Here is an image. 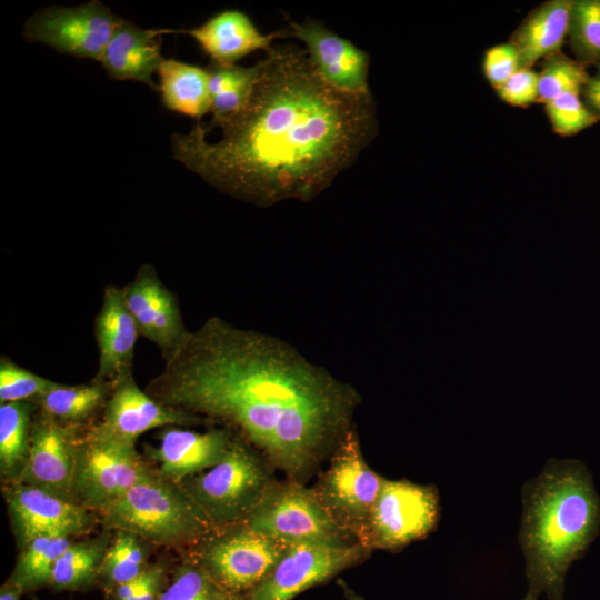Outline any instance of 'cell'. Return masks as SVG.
<instances>
[{"instance_id": "27", "label": "cell", "mask_w": 600, "mask_h": 600, "mask_svg": "<svg viewBox=\"0 0 600 600\" xmlns=\"http://www.w3.org/2000/svg\"><path fill=\"white\" fill-rule=\"evenodd\" d=\"M72 538L42 536L20 547L14 569L8 579L28 592L50 586L57 560L72 543Z\"/></svg>"}, {"instance_id": "12", "label": "cell", "mask_w": 600, "mask_h": 600, "mask_svg": "<svg viewBox=\"0 0 600 600\" xmlns=\"http://www.w3.org/2000/svg\"><path fill=\"white\" fill-rule=\"evenodd\" d=\"M370 554L371 551L360 543L346 548L288 544L269 576L243 600H293L303 591L359 564Z\"/></svg>"}, {"instance_id": "1", "label": "cell", "mask_w": 600, "mask_h": 600, "mask_svg": "<svg viewBox=\"0 0 600 600\" xmlns=\"http://www.w3.org/2000/svg\"><path fill=\"white\" fill-rule=\"evenodd\" d=\"M146 387L163 406L243 437L304 483L353 428L361 396L290 343L208 318Z\"/></svg>"}, {"instance_id": "32", "label": "cell", "mask_w": 600, "mask_h": 600, "mask_svg": "<svg viewBox=\"0 0 600 600\" xmlns=\"http://www.w3.org/2000/svg\"><path fill=\"white\" fill-rule=\"evenodd\" d=\"M552 130L561 137L574 136L600 119L584 103L581 92H567L544 103Z\"/></svg>"}, {"instance_id": "8", "label": "cell", "mask_w": 600, "mask_h": 600, "mask_svg": "<svg viewBox=\"0 0 600 600\" xmlns=\"http://www.w3.org/2000/svg\"><path fill=\"white\" fill-rule=\"evenodd\" d=\"M440 514L436 486L383 478L359 543L371 552L399 551L431 534Z\"/></svg>"}, {"instance_id": "15", "label": "cell", "mask_w": 600, "mask_h": 600, "mask_svg": "<svg viewBox=\"0 0 600 600\" xmlns=\"http://www.w3.org/2000/svg\"><path fill=\"white\" fill-rule=\"evenodd\" d=\"M121 289L139 334L156 344L166 360L190 333L177 296L161 281L151 264H142L134 278Z\"/></svg>"}, {"instance_id": "25", "label": "cell", "mask_w": 600, "mask_h": 600, "mask_svg": "<svg viewBox=\"0 0 600 600\" xmlns=\"http://www.w3.org/2000/svg\"><path fill=\"white\" fill-rule=\"evenodd\" d=\"M36 407L29 401L0 404V474L3 484L17 482L27 464Z\"/></svg>"}, {"instance_id": "3", "label": "cell", "mask_w": 600, "mask_h": 600, "mask_svg": "<svg viewBox=\"0 0 600 600\" xmlns=\"http://www.w3.org/2000/svg\"><path fill=\"white\" fill-rule=\"evenodd\" d=\"M519 544L527 591L521 600H564L566 578L600 534V494L579 459H550L521 491Z\"/></svg>"}, {"instance_id": "4", "label": "cell", "mask_w": 600, "mask_h": 600, "mask_svg": "<svg viewBox=\"0 0 600 600\" xmlns=\"http://www.w3.org/2000/svg\"><path fill=\"white\" fill-rule=\"evenodd\" d=\"M97 514L103 529L130 532L184 554L217 528L180 483L157 472Z\"/></svg>"}, {"instance_id": "17", "label": "cell", "mask_w": 600, "mask_h": 600, "mask_svg": "<svg viewBox=\"0 0 600 600\" xmlns=\"http://www.w3.org/2000/svg\"><path fill=\"white\" fill-rule=\"evenodd\" d=\"M204 423L209 422L154 400L136 383L130 372L112 382L102 420L94 426L109 437L136 443L142 433L154 428Z\"/></svg>"}, {"instance_id": "23", "label": "cell", "mask_w": 600, "mask_h": 600, "mask_svg": "<svg viewBox=\"0 0 600 600\" xmlns=\"http://www.w3.org/2000/svg\"><path fill=\"white\" fill-rule=\"evenodd\" d=\"M157 73L158 91L168 110L193 118L197 122L210 112L207 69L176 59H164Z\"/></svg>"}, {"instance_id": "34", "label": "cell", "mask_w": 600, "mask_h": 600, "mask_svg": "<svg viewBox=\"0 0 600 600\" xmlns=\"http://www.w3.org/2000/svg\"><path fill=\"white\" fill-rule=\"evenodd\" d=\"M482 68L486 79L497 89L523 66L518 49L508 41L487 49Z\"/></svg>"}, {"instance_id": "14", "label": "cell", "mask_w": 600, "mask_h": 600, "mask_svg": "<svg viewBox=\"0 0 600 600\" xmlns=\"http://www.w3.org/2000/svg\"><path fill=\"white\" fill-rule=\"evenodd\" d=\"M81 428L62 423L40 410L32 420L29 458L17 482L77 502L74 477Z\"/></svg>"}, {"instance_id": "7", "label": "cell", "mask_w": 600, "mask_h": 600, "mask_svg": "<svg viewBox=\"0 0 600 600\" xmlns=\"http://www.w3.org/2000/svg\"><path fill=\"white\" fill-rule=\"evenodd\" d=\"M244 522L286 544L346 548L359 543L332 519L311 487L289 479H276Z\"/></svg>"}, {"instance_id": "9", "label": "cell", "mask_w": 600, "mask_h": 600, "mask_svg": "<svg viewBox=\"0 0 600 600\" xmlns=\"http://www.w3.org/2000/svg\"><path fill=\"white\" fill-rule=\"evenodd\" d=\"M156 470L137 450L100 432L96 426L82 433L74 477L76 501L96 513Z\"/></svg>"}, {"instance_id": "22", "label": "cell", "mask_w": 600, "mask_h": 600, "mask_svg": "<svg viewBox=\"0 0 600 600\" xmlns=\"http://www.w3.org/2000/svg\"><path fill=\"white\" fill-rule=\"evenodd\" d=\"M572 0H549L534 8L513 32L523 68L560 52L568 38Z\"/></svg>"}, {"instance_id": "21", "label": "cell", "mask_w": 600, "mask_h": 600, "mask_svg": "<svg viewBox=\"0 0 600 600\" xmlns=\"http://www.w3.org/2000/svg\"><path fill=\"white\" fill-rule=\"evenodd\" d=\"M171 30L143 29L121 18L99 62L113 80L138 81L158 90L152 76L164 60L161 36Z\"/></svg>"}, {"instance_id": "19", "label": "cell", "mask_w": 600, "mask_h": 600, "mask_svg": "<svg viewBox=\"0 0 600 600\" xmlns=\"http://www.w3.org/2000/svg\"><path fill=\"white\" fill-rule=\"evenodd\" d=\"M172 33H184L196 40L202 51L211 58V64L232 67L251 52L270 51L276 39L287 38L284 30L263 34L250 17L237 9L217 12L202 24Z\"/></svg>"}, {"instance_id": "18", "label": "cell", "mask_w": 600, "mask_h": 600, "mask_svg": "<svg viewBox=\"0 0 600 600\" xmlns=\"http://www.w3.org/2000/svg\"><path fill=\"white\" fill-rule=\"evenodd\" d=\"M236 434L227 427L203 432L168 427L160 433L159 446L150 449L153 469L160 477L180 483L220 462Z\"/></svg>"}, {"instance_id": "6", "label": "cell", "mask_w": 600, "mask_h": 600, "mask_svg": "<svg viewBox=\"0 0 600 600\" xmlns=\"http://www.w3.org/2000/svg\"><path fill=\"white\" fill-rule=\"evenodd\" d=\"M287 547L240 522L217 527L184 557L220 587L244 597L269 576Z\"/></svg>"}, {"instance_id": "11", "label": "cell", "mask_w": 600, "mask_h": 600, "mask_svg": "<svg viewBox=\"0 0 600 600\" xmlns=\"http://www.w3.org/2000/svg\"><path fill=\"white\" fill-rule=\"evenodd\" d=\"M121 18L99 0L76 7H46L24 22L23 38L57 52L100 61Z\"/></svg>"}, {"instance_id": "37", "label": "cell", "mask_w": 600, "mask_h": 600, "mask_svg": "<svg viewBox=\"0 0 600 600\" xmlns=\"http://www.w3.org/2000/svg\"><path fill=\"white\" fill-rule=\"evenodd\" d=\"M581 96L590 111L600 119V73L590 76Z\"/></svg>"}, {"instance_id": "35", "label": "cell", "mask_w": 600, "mask_h": 600, "mask_svg": "<svg viewBox=\"0 0 600 600\" xmlns=\"http://www.w3.org/2000/svg\"><path fill=\"white\" fill-rule=\"evenodd\" d=\"M499 98L513 107H528L539 102V73L532 68H521L496 89Z\"/></svg>"}, {"instance_id": "28", "label": "cell", "mask_w": 600, "mask_h": 600, "mask_svg": "<svg viewBox=\"0 0 600 600\" xmlns=\"http://www.w3.org/2000/svg\"><path fill=\"white\" fill-rule=\"evenodd\" d=\"M106 551L98 579L107 591L139 577L148 567L150 547L138 536L126 531H113Z\"/></svg>"}, {"instance_id": "13", "label": "cell", "mask_w": 600, "mask_h": 600, "mask_svg": "<svg viewBox=\"0 0 600 600\" xmlns=\"http://www.w3.org/2000/svg\"><path fill=\"white\" fill-rule=\"evenodd\" d=\"M2 493L19 547L42 536L79 538L100 523L94 511L32 486L4 483Z\"/></svg>"}, {"instance_id": "40", "label": "cell", "mask_w": 600, "mask_h": 600, "mask_svg": "<svg viewBox=\"0 0 600 600\" xmlns=\"http://www.w3.org/2000/svg\"><path fill=\"white\" fill-rule=\"evenodd\" d=\"M597 72L600 73V67L597 68Z\"/></svg>"}, {"instance_id": "33", "label": "cell", "mask_w": 600, "mask_h": 600, "mask_svg": "<svg viewBox=\"0 0 600 600\" xmlns=\"http://www.w3.org/2000/svg\"><path fill=\"white\" fill-rule=\"evenodd\" d=\"M54 381L38 376L14 363L9 358L0 359V402H32L48 391Z\"/></svg>"}, {"instance_id": "16", "label": "cell", "mask_w": 600, "mask_h": 600, "mask_svg": "<svg viewBox=\"0 0 600 600\" xmlns=\"http://www.w3.org/2000/svg\"><path fill=\"white\" fill-rule=\"evenodd\" d=\"M283 30L287 38H296L304 44L311 61L329 84L349 93H371L368 52L317 20L299 23L287 19Z\"/></svg>"}, {"instance_id": "5", "label": "cell", "mask_w": 600, "mask_h": 600, "mask_svg": "<svg viewBox=\"0 0 600 600\" xmlns=\"http://www.w3.org/2000/svg\"><path fill=\"white\" fill-rule=\"evenodd\" d=\"M269 461L239 433L213 467L180 482L214 527L244 522L276 481Z\"/></svg>"}, {"instance_id": "31", "label": "cell", "mask_w": 600, "mask_h": 600, "mask_svg": "<svg viewBox=\"0 0 600 600\" xmlns=\"http://www.w3.org/2000/svg\"><path fill=\"white\" fill-rule=\"evenodd\" d=\"M590 74L577 60L557 52L543 59L539 72V102L547 103L567 92H581Z\"/></svg>"}, {"instance_id": "30", "label": "cell", "mask_w": 600, "mask_h": 600, "mask_svg": "<svg viewBox=\"0 0 600 600\" xmlns=\"http://www.w3.org/2000/svg\"><path fill=\"white\" fill-rule=\"evenodd\" d=\"M159 600H243V597L220 587L190 558L184 557Z\"/></svg>"}, {"instance_id": "26", "label": "cell", "mask_w": 600, "mask_h": 600, "mask_svg": "<svg viewBox=\"0 0 600 600\" xmlns=\"http://www.w3.org/2000/svg\"><path fill=\"white\" fill-rule=\"evenodd\" d=\"M112 536L113 531L103 529L94 537L73 540L57 560L50 586L56 590H80L90 587L99 577Z\"/></svg>"}, {"instance_id": "20", "label": "cell", "mask_w": 600, "mask_h": 600, "mask_svg": "<svg viewBox=\"0 0 600 600\" xmlns=\"http://www.w3.org/2000/svg\"><path fill=\"white\" fill-rule=\"evenodd\" d=\"M94 336L99 366L93 380L112 383L130 373L140 334L121 288L113 284L104 288L102 303L94 319Z\"/></svg>"}, {"instance_id": "29", "label": "cell", "mask_w": 600, "mask_h": 600, "mask_svg": "<svg viewBox=\"0 0 600 600\" xmlns=\"http://www.w3.org/2000/svg\"><path fill=\"white\" fill-rule=\"evenodd\" d=\"M569 44L583 67H600V0H572Z\"/></svg>"}, {"instance_id": "10", "label": "cell", "mask_w": 600, "mask_h": 600, "mask_svg": "<svg viewBox=\"0 0 600 600\" xmlns=\"http://www.w3.org/2000/svg\"><path fill=\"white\" fill-rule=\"evenodd\" d=\"M328 461L311 489L332 519L359 542L383 477L366 462L354 427Z\"/></svg>"}, {"instance_id": "24", "label": "cell", "mask_w": 600, "mask_h": 600, "mask_svg": "<svg viewBox=\"0 0 600 600\" xmlns=\"http://www.w3.org/2000/svg\"><path fill=\"white\" fill-rule=\"evenodd\" d=\"M112 383L93 380L87 384H54L32 403L56 420L83 427L93 414L104 407Z\"/></svg>"}, {"instance_id": "38", "label": "cell", "mask_w": 600, "mask_h": 600, "mask_svg": "<svg viewBox=\"0 0 600 600\" xmlns=\"http://www.w3.org/2000/svg\"><path fill=\"white\" fill-rule=\"evenodd\" d=\"M22 593L19 587L7 580L0 589V600H19Z\"/></svg>"}, {"instance_id": "39", "label": "cell", "mask_w": 600, "mask_h": 600, "mask_svg": "<svg viewBox=\"0 0 600 600\" xmlns=\"http://www.w3.org/2000/svg\"><path fill=\"white\" fill-rule=\"evenodd\" d=\"M337 582L346 600H366L362 596H360L352 588H350L349 584L342 579H339Z\"/></svg>"}, {"instance_id": "36", "label": "cell", "mask_w": 600, "mask_h": 600, "mask_svg": "<svg viewBox=\"0 0 600 600\" xmlns=\"http://www.w3.org/2000/svg\"><path fill=\"white\" fill-rule=\"evenodd\" d=\"M167 584L166 567L149 563L141 574L138 587L127 600H159Z\"/></svg>"}, {"instance_id": "2", "label": "cell", "mask_w": 600, "mask_h": 600, "mask_svg": "<svg viewBox=\"0 0 600 600\" xmlns=\"http://www.w3.org/2000/svg\"><path fill=\"white\" fill-rule=\"evenodd\" d=\"M246 107L220 127L217 142L200 123L171 137L173 158L239 200L270 207L311 201L352 166L378 133L372 93L329 84L308 52L273 47Z\"/></svg>"}]
</instances>
